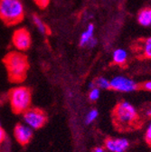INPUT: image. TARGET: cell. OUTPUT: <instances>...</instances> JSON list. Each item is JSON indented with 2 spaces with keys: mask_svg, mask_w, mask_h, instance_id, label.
Returning <instances> with one entry per match:
<instances>
[{
  "mask_svg": "<svg viewBox=\"0 0 151 152\" xmlns=\"http://www.w3.org/2000/svg\"><path fill=\"white\" fill-rule=\"evenodd\" d=\"M112 120L120 131H128L141 127L139 114L136 108L128 102H119L112 110Z\"/></svg>",
  "mask_w": 151,
  "mask_h": 152,
  "instance_id": "cell-1",
  "label": "cell"
},
{
  "mask_svg": "<svg viewBox=\"0 0 151 152\" xmlns=\"http://www.w3.org/2000/svg\"><path fill=\"white\" fill-rule=\"evenodd\" d=\"M7 71L8 79L12 83H21L25 81L29 70L27 56L23 52H10L3 60Z\"/></svg>",
  "mask_w": 151,
  "mask_h": 152,
  "instance_id": "cell-2",
  "label": "cell"
},
{
  "mask_svg": "<svg viewBox=\"0 0 151 152\" xmlns=\"http://www.w3.org/2000/svg\"><path fill=\"white\" fill-rule=\"evenodd\" d=\"M25 18V8L20 0H0V20L7 26H15Z\"/></svg>",
  "mask_w": 151,
  "mask_h": 152,
  "instance_id": "cell-3",
  "label": "cell"
},
{
  "mask_svg": "<svg viewBox=\"0 0 151 152\" xmlns=\"http://www.w3.org/2000/svg\"><path fill=\"white\" fill-rule=\"evenodd\" d=\"M8 98L12 110L16 114H23L31 106L32 93L27 87L18 86L10 90Z\"/></svg>",
  "mask_w": 151,
  "mask_h": 152,
  "instance_id": "cell-4",
  "label": "cell"
},
{
  "mask_svg": "<svg viewBox=\"0 0 151 152\" xmlns=\"http://www.w3.org/2000/svg\"><path fill=\"white\" fill-rule=\"evenodd\" d=\"M23 118L25 123L32 129L43 128L47 121L45 112L38 108H29L23 113Z\"/></svg>",
  "mask_w": 151,
  "mask_h": 152,
  "instance_id": "cell-5",
  "label": "cell"
},
{
  "mask_svg": "<svg viewBox=\"0 0 151 152\" xmlns=\"http://www.w3.org/2000/svg\"><path fill=\"white\" fill-rule=\"evenodd\" d=\"M12 43L17 51H27L32 45V38L29 31L26 28L16 29L12 36Z\"/></svg>",
  "mask_w": 151,
  "mask_h": 152,
  "instance_id": "cell-6",
  "label": "cell"
},
{
  "mask_svg": "<svg viewBox=\"0 0 151 152\" xmlns=\"http://www.w3.org/2000/svg\"><path fill=\"white\" fill-rule=\"evenodd\" d=\"M109 89L120 92H130L139 89V85L132 79L126 76H116L109 81Z\"/></svg>",
  "mask_w": 151,
  "mask_h": 152,
  "instance_id": "cell-7",
  "label": "cell"
},
{
  "mask_svg": "<svg viewBox=\"0 0 151 152\" xmlns=\"http://www.w3.org/2000/svg\"><path fill=\"white\" fill-rule=\"evenodd\" d=\"M14 135L18 143L25 146L27 145L33 138V129L26 124H17L15 127Z\"/></svg>",
  "mask_w": 151,
  "mask_h": 152,
  "instance_id": "cell-8",
  "label": "cell"
},
{
  "mask_svg": "<svg viewBox=\"0 0 151 152\" xmlns=\"http://www.w3.org/2000/svg\"><path fill=\"white\" fill-rule=\"evenodd\" d=\"M105 149L109 152H125L129 147V142L126 139L108 138L104 142Z\"/></svg>",
  "mask_w": 151,
  "mask_h": 152,
  "instance_id": "cell-9",
  "label": "cell"
},
{
  "mask_svg": "<svg viewBox=\"0 0 151 152\" xmlns=\"http://www.w3.org/2000/svg\"><path fill=\"white\" fill-rule=\"evenodd\" d=\"M138 22L142 26H151V7H146L139 12Z\"/></svg>",
  "mask_w": 151,
  "mask_h": 152,
  "instance_id": "cell-10",
  "label": "cell"
},
{
  "mask_svg": "<svg viewBox=\"0 0 151 152\" xmlns=\"http://www.w3.org/2000/svg\"><path fill=\"white\" fill-rule=\"evenodd\" d=\"M94 30H95L94 25L90 23L87 26L86 30L81 34L80 41H79V45H80L81 47H86L88 42L91 39L92 37H94Z\"/></svg>",
  "mask_w": 151,
  "mask_h": 152,
  "instance_id": "cell-11",
  "label": "cell"
},
{
  "mask_svg": "<svg viewBox=\"0 0 151 152\" xmlns=\"http://www.w3.org/2000/svg\"><path fill=\"white\" fill-rule=\"evenodd\" d=\"M113 62L118 65H124L128 60V53L125 49L119 48L116 49L112 55Z\"/></svg>",
  "mask_w": 151,
  "mask_h": 152,
  "instance_id": "cell-12",
  "label": "cell"
},
{
  "mask_svg": "<svg viewBox=\"0 0 151 152\" xmlns=\"http://www.w3.org/2000/svg\"><path fill=\"white\" fill-rule=\"evenodd\" d=\"M33 19V22L34 24V26H36L37 30H38L42 34L44 35H47L50 34V30L48 28V26H46V24L42 20L41 17H39L37 15H34L32 16Z\"/></svg>",
  "mask_w": 151,
  "mask_h": 152,
  "instance_id": "cell-13",
  "label": "cell"
},
{
  "mask_svg": "<svg viewBox=\"0 0 151 152\" xmlns=\"http://www.w3.org/2000/svg\"><path fill=\"white\" fill-rule=\"evenodd\" d=\"M142 54L145 58L151 59V37H147L142 43Z\"/></svg>",
  "mask_w": 151,
  "mask_h": 152,
  "instance_id": "cell-14",
  "label": "cell"
},
{
  "mask_svg": "<svg viewBox=\"0 0 151 152\" xmlns=\"http://www.w3.org/2000/svg\"><path fill=\"white\" fill-rule=\"evenodd\" d=\"M94 84L95 87L99 89H103V90H108L110 88V83L109 81L105 78V77H99L95 81H94Z\"/></svg>",
  "mask_w": 151,
  "mask_h": 152,
  "instance_id": "cell-15",
  "label": "cell"
},
{
  "mask_svg": "<svg viewBox=\"0 0 151 152\" xmlns=\"http://www.w3.org/2000/svg\"><path fill=\"white\" fill-rule=\"evenodd\" d=\"M98 115H99V112L96 109H92L90 110L85 117V123L86 124H90L92 123L94 121H95L97 118H98Z\"/></svg>",
  "mask_w": 151,
  "mask_h": 152,
  "instance_id": "cell-16",
  "label": "cell"
},
{
  "mask_svg": "<svg viewBox=\"0 0 151 152\" xmlns=\"http://www.w3.org/2000/svg\"><path fill=\"white\" fill-rule=\"evenodd\" d=\"M100 89L97 87H94L92 89H90V92H89V99L92 102H95L99 99L100 97Z\"/></svg>",
  "mask_w": 151,
  "mask_h": 152,
  "instance_id": "cell-17",
  "label": "cell"
},
{
  "mask_svg": "<svg viewBox=\"0 0 151 152\" xmlns=\"http://www.w3.org/2000/svg\"><path fill=\"white\" fill-rule=\"evenodd\" d=\"M145 140H146V142L149 146H151V122H150L149 126L147 129L146 134H145Z\"/></svg>",
  "mask_w": 151,
  "mask_h": 152,
  "instance_id": "cell-18",
  "label": "cell"
},
{
  "mask_svg": "<svg viewBox=\"0 0 151 152\" xmlns=\"http://www.w3.org/2000/svg\"><path fill=\"white\" fill-rule=\"evenodd\" d=\"M34 1L36 5H38L41 8H45L48 6L50 0H34Z\"/></svg>",
  "mask_w": 151,
  "mask_h": 152,
  "instance_id": "cell-19",
  "label": "cell"
},
{
  "mask_svg": "<svg viewBox=\"0 0 151 152\" xmlns=\"http://www.w3.org/2000/svg\"><path fill=\"white\" fill-rule=\"evenodd\" d=\"M97 39L95 37H92L91 39L88 42V44H87V45H86V47L87 48H89V49H92V48H94L96 46V45H97Z\"/></svg>",
  "mask_w": 151,
  "mask_h": 152,
  "instance_id": "cell-20",
  "label": "cell"
},
{
  "mask_svg": "<svg viewBox=\"0 0 151 152\" xmlns=\"http://www.w3.org/2000/svg\"><path fill=\"white\" fill-rule=\"evenodd\" d=\"M139 88H141V89H143V90H146V91H151V81H148V82L143 83L142 84L139 85Z\"/></svg>",
  "mask_w": 151,
  "mask_h": 152,
  "instance_id": "cell-21",
  "label": "cell"
},
{
  "mask_svg": "<svg viewBox=\"0 0 151 152\" xmlns=\"http://www.w3.org/2000/svg\"><path fill=\"white\" fill-rule=\"evenodd\" d=\"M5 140H6V132L2 128H0V143H2Z\"/></svg>",
  "mask_w": 151,
  "mask_h": 152,
  "instance_id": "cell-22",
  "label": "cell"
},
{
  "mask_svg": "<svg viewBox=\"0 0 151 152\" xmlns=\"http://www.w3.org/2000/svg\"><path fill=\"white\" fill-rule=\"evenodd\" d=\"M93 152H107V150L105 148H101V147H97V148H95L93 149Z\"/></svg>",
  "mask_w": 151,
  "mask_h": 152,
  "instance_id": "cell-23",
  "label": "cell"
},
{
  "mask_svg": "<svg viewBox=\"0 0 151 152\" xmlns=\"http://www.w3.org/2000/svg\"><path fill=\"white\" fill-rule=\"evenodd\" d=\"M146 115H147V117L151 118V107L150 108H147L146 110Z\"/></svg>",
  "mask_w": 151,
  "mask_h": 152,
  "instance_id": "cell-24",
  "label": "cell"
},
{
  "mask_svg": "<svg viewBox=\"0 0 151 152\" xmlns=\"http://www.w3.org/2000/svg\"><path fill=\"white\" fill-rule=\"evenodd\" d=\"M0 128H1V122H0Z\"/></svg>",
  "mask_w": 151,
  "mask_h": 152,
  "instance_id": "cell-25",
  "label": "cell"
}]
</instances>
